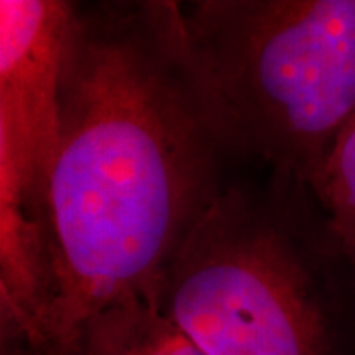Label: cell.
<instances>
[{"mask_svg": "<svg viewBox=\"0 0 355 355\" xmlns=\"http://www.w3.org/2000/svg\"><path fill=\"white\" fill-rule=\"evenodd\" d=\"M156 304L205 355H355V266L310 186L261 168L229 180Z\"/></svg>", "mask_w": 355, "mask_h": 355, "instance_id": "7a4b0ae2", "label": "cell"}, {"mask_svg": "<svg viewBox=\"0 0 355 355\" xmlns=\"http://www.w3.org/2000/svg\"><path fill=\"white\" fill-rule=\"evenodd\" d=\"M239 164L188 55L180 2L79 4L40 217L48 300L30 355H62L105 306L156 300Z\"/></svg>", "mask_w": 355, "mask_h": 355, "instance_id": "6da1fadb", "label": "cell"}, {"mask_svg": "<svg viewBox=\"0 0 355 355\" xmlns=\"http://www.w3.org/2000/svg\"><path fill=\"white\" fill-rule=\"evenodd\" d=\"M180 18L239 162L308 186L355 116V0H190Z\"/></svg>", "mask_w": 355, "mask_h": 355, "instance_id": "3957f363", "label": "cell"}, {"mask_svg": "<svg viewBox=\"0 0 355 355\" xmlns=\"http://www.w3.org/2000/svg\"><path fill=\"white\" fill-rule=\"evenodd\" d=\"M0 355H30L24 326L0 282Z\"/></svg>", "mask_w": 355, "mask_h": 355, "instance_id": "ba28073f", "label": "cell"}, {"mask_svg": "<svg viewBox=\"0 0 355 355\" xmlns=\"http://www.w3.org/2000/svg\"><path fill=\"white\" fill-rule=\"evenodd\" d=\"M0 282L24 326L28 352L48 300L46 245L26 202L10 137L0 113Z\"/></svg>", "mask_w": 355, "mask_h": 355, "instance_id": "5b68a950", "label": "cell"}, {"mask_svg": "<svg viewBox=\"0 0 355 355\" xmlns=\"http://www.w3.org/2000/svg\"><path fill=\"white\" fill-rule=\"evenodd\" d=\"M77 6L67 0H0V113L38 227L60 139L62 83Z\"/></svg>", "mask_w": 355, "mask_h": 355, "instance_id": "277c9868", "label": "cell"}, {"mask_svg": "<svg viewBox=\"0 0 355 355\" xmlns=\"http://www.w3.org/2000/svg\"><path fill=\"white\" fill-rule=\"evenodd\" d=\"M308 186L342 251L355 266V116Z\"/></svg>", "mask_w": 355, "mask_h": 355, "instance_id": "52a82bcc", "label": "cell"}, {"mask_svg": "<svg viewBox=\"0 0 355 355\" xmlns=\"http://www.w3.org/2000/svg\"><path fill=\"white\" fill-rule=\"evenodd\" d=\"M62 355H205L156 300L128 296L83 322Z\"/></svg>", "mask_w": 355, "mask_h": 355, "instance_id": "8992f818", "label": "cell"}]
</instances>
